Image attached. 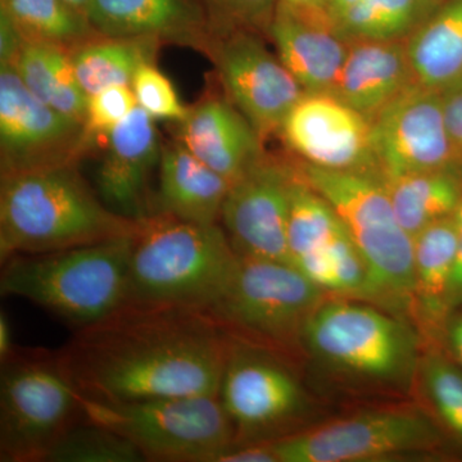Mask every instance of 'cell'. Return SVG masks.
Segmentation results:
<instances>
[{
    "label": "cell",
    "mask_w": 462,
    "mask_h": 462,
    "mask_svg": "<svg viewBox=\"0 0 462 462\" xmlns=\"http://www.w3.org/2000/svg\"><path fill=\"white\" fill-rule=\"evenodd\" d=\"M230 339L208 312L126 303L56 355L84 400L132 403L218 394Z\"/></svg>",
    "instance_id": "obj_1"
},
{
    "label": "cell",
    "mask_w": 462,
    "mask_h": 462,
    "mask_svg": "<svg viewBox=\"0 0 462 462\" xmlns=\"http://www.w3.org/2000/svg\"><path fill=\"white\" fill-rule=\"evenodd\" d=\"M142 221L116 214L76 163L2 175L0 261L134 236Z\"/></svg>",
    "instance_id": "obj_2"
},
{
    "label": "cell",
    "mask_w": 462,
    "mask_h": 462,
    "mask_svg": "<svg viewBox=\"0 0 462 462\" xmlns=\"http://www.w3.org/2000/svg\"><path fill=\"white\" fill-rule=\"evenodd\" d=\"M238 261L220 225L151 216L142 221L134 239L127 303L209 312L223 296Z\"/></svg>",
    "instance_id": "obj_3"
},
{
    "label": "cell",
    "mask_w": 462,
    "mask_h": 462,
    "mask_svg": "<svg viewBox=\"0 0 462 462\" xmlns=\"http://www.w3.org/2000/svg\"><path fill=\"white\" fill-rule=\"evenodd\" d=\"M136 234L8 258L2 263L0 293L30 300L76 330L89 327L126 305Z\"/></svg>",
    "instance_id": "obj_4"
},
{
    "label": "cell",
    "mask_w": 462,
    "mask_h": 462,
    "mask_svg": "<svg viewBox=\"0 0 462 462\" xmlns=\"http://www.w3.org/2000/svg\"><path fill=\"white\" fill-rule=\"evenodd\" d=\"M297 165L305 180L333 207L366 260L373 302L413 315V238L398 221L382 178L331 171L300 161Z\"/></svg>",
    "instance_id": "obj_5"
},
{
    "label": "cell",
    "mask_w": 462,
    "mask_h": 462,
    "mask_svg": "<svg viewBox=\"0 0 462 462\" xmlns=\"http://www.w3.org/2000/svg\"><path fill=\"white\" fill-rule=\"evenodd\" d=\"M84 419L121 434L145 461L216 462L236 445L218 394L100 403L81 398Z\"/></svg>",
    "instance_id": "obj_6"
},
{
    "label": "cell",
    "mask_w": 462,
    "mask_h": 462,
    "mask_svg": "<svg viewBox=\"0 0 462 462\" xmlns=\"http://www.w3.org/2000/svg\"><path fill=\"white\" fill-rule=\"evenodd\" d=\"M300 340L334 370L384 384H409L420 365L411 327L348 300H325L310 316Z\"/></svg>",
    "instance_id": "obj_7"
},
{
    "label": "cell",
    "mask_w": 462,
    "mask_h": 462,
    "mask_svg": "<svg viewBox=\"0 0 462 462\" xmlns=\"http://www.w3.org/2000/svg\"><path fill=\"white\" fill-rule=\"evenodd\" d=\"M80 394L56 354H17L0 374V461L45 462L60 438L83 419Z\"/></svg>",
    "instance_id": "obj_8"
},
{
    "label": "cell",
    "mask_w": 462,
    "mask_h": 462,
    "mask_svg": "<svg viewBox=\"0 0 462 462\" xmlns=\"http://www.w3.org/2000/svg\"><path fill=\"white\" fill-rule=\"evenodd\" d=\"M324 293L291 263L239 256L229 284L208 314L231 336L270 349L287 348L300 340Z\"/></svg>",
    "instance_id": "obj_9"
},
{
    "label": "cell",
    "mask_w": 462,
    "mask_h": 462,
    "mask_svg": "<svg viewBox=\"0 0 462 462\" xmlns=\"http://www.w3.org/2000/svg\"><path fill=\"white\" fill-rule=\"evenodd\" d=\"M442 428L415 410H380L273 440L279 462L379 461L440 448Z\"/></svg>",
    "instance_id": "obj_10"
},
{
    "label": "cell",
    "mask_w": 462,
    "mask_h": 462,
    "mask_svg": "<svg viewBox=\"0 0 462 462\" xmlns=\"http://www.w3.org/2000/svg\"><path fill=\"white\" fill-rule=\"evenodd\" d=\"M218 397L236 430L234 446L287 436L285 430L306 409L300 382L273 349L236 336H231Z\"/></svg>",
    "instance_id": "obj_11"
},
{
    "label": "cell",
    "mask_w": 462,
    "mask_h": 462,
    "mask_svg": "<svg viewBox=\"0 0 462 462\" xmlns=\"http://www.w3.org/2000/svg\"><path fill=\"white\" fill-rule=\"evenodd\" d=\"M207 54L214 60L226 98L261 139L279 134L289 111L306 93L278 54L269 51L260 32L214 26Z\"/></svg>",
    "instance_id": "obj_12"
},
{
    "label": "cell",
    "mask_w": 462,
    "mask_h": 462,
    "mask_svg": "<svg viewBox=\"0 0 462 462\" xmlns=\"http://www.w3.org/2000/svg\"><path fill=\"white\" fill-rule=\"evenodd\" d=\"M89 145L84 124L36 98L14 67L0 66L2 175L78 163Z\"/></svg>",
    "instance_id": "obj_13"
},
{
    "label": "cell",
    "mask_w": 462,
    "mask_h": 462,
    "mask_svg": "<svg viewBox=\"0 0 462 462\" xmlns=\"http://www.w3.org/2000/svg\"><path fill=\"white\" fill-rule=\"evenodd\" d=\"M296 172V162L263 154L230 185L220 221L239 256L291 263L288 215Z\"/></svg>",
    "instance_id": "obj_14"
},
{
    "label": "cell",
    "mask_w": 462,
    "mask_h": 462,
    "mask_svg": "<svg viewBox=\"0 0 462 462\" xmlns=\"http://www.w3.org/2000/svg\"><path fill=\"white\" fill-rule=\"evenodd\" d=\"M372 143L382 179L455 170L442 94L418 83L373 118Z\"/></svg>",
    "instance_id": "obj_15"
},
{
    "label": "cell",
    "mask_w": 462,
    "mask_h": 462,
    "mask_svg": "<svg viewBox=\"0 0 462 462\" xmlns=\"http://www.w3.org/2000/svg\"><path fill=\"white\" fill-rule=\"evenodd\" d=\"M298 161L331 171L380 176L372 121L331 93H306L279 130Z\"/></svg>",
    "instance_id": "obj_16"
},
{
    "label": "cell",
    "mask_w": 462,
    "mask_h": 462,
    "mask_svg": "<svg viewBox=\"0 0 462 462\" xmlns=\"http://www.w3.org/2000/svg\"><path fill=\"white\" fill-rule=\"evenodd\" d=\"M161 151L154 118L139 106L107 134L97 191L109 209L134 221L154 215L148 181Z\"/></svg>",
    "instance_id": "obj_17"
},
{
    "label": "cell",
    "mask_w": 462,
    "mask_h": 462,
    "mask_svg": "<svg viewBox=\"0 0 462 462\" xmlns=\"http://www.w3.org/2000/svg\"><path fill=\"white\" fill-rule=\"evenodd\" d=\"M266 35L305 93H333L351 42L337 29L329 9L278 2Z\"/></svg>",
    "instance_id": "obj_18"
},
{
    "label": "cell",
    "mask_w": 462,
    "mask_h": 462,
    "mask_svg": "<svg viewBox=\"0 0 462 462\" xmlns=\"http://www.w3.org/2000/svg\"><path fill=\"white\" fill-rule=\"evenodd\" d=\"M88 20L97 32L187 45L208 53L211 17L194 0H90Z\"/></svg>",
    "instance_id": "obj_19"
},
{
    "label": "cell",
    "mask_w": 462,
    "mask_h": 462,
    "mask_svg": "<svg viewBox=\"0 0 462 462\" xmlns=\"http://www.w3.org/2000/svg\"><path fill=\"white\" fill-rule=\"evenodd\" d=\"M180 142L230 184L263 157V141L225 97H207L180 121Z\"/></svg>",
    "instance_id": "obj_20"
},
{
    "label": "cell",
    "mask_w": 462,
    "mask_h": 462,
    "mask_svg": "<svg viewBox=\"0 0 462 462\" xmlns=\"http://www.w3.org/2000/svg\"><path fill=\"white\" fill-rule=\"evenodd\" d=\"M348 54L334 96L370 121L407 88L416 83L406 42H349Z\"/></svg>",
    "instance_id": "obj_21"
},
{
    "label": "cell",
    "mask_w": 462,
    "mask_h": 462,
    "mask_svg": "<svg viewBox=\"0 0 462 462\" xmlns=\"http://www.w3.org/2000/svg\"><path fill=\"white\" fill-rule=\"evenodd\" d=\"M160 185L153 199L154 215H167L188 223L218 224L230 182L209 169L180 142L161 151Z\"/></svg>",
    "instance_id": "obj_22"
},
{
    "label": "cell",
    "mask_w": 462,
    "mask_h": 462,
    "mask_svg": "<svg viewBox=\"0 0 462 462\" xmlns=\"http://www.w3.org/2000/svg\"><path fill=\"white\" fill-rule=\"evenodd\" d=\"M457 254L456 216L431 224L413 236V315L425 336L438 346L449 316V287Z\"/></svg>",
    "instance_id": "obj_23"
},
{
    "label": "cell",
    "mask_w": 462,
    "mask_h": 462,
    "mask_svg": "<svg viewBox=\"0 0 462 462\" xmlns=\"http://www.w3.org/2000/svg\"><path fill=\"white\" fill-rule=\"evenodd\" d=\"M418 84L438 93L462 85V0H445L406 41Z\"/></svg>",
    "instance_id": "obj_24"
},
{
    "label": "cell",
    "mask_w": 462,
    "mask_h": 462,
    "mask_svg": "<svg viewBox=\"0 0 462 462\" xmlns=\"http://www.w3.org/2000/svg\"><path fill=\"white\" fill-rule=\"evenodd\" d=\"M382 180L398 221L412 238L430 225L456 216L462 203V175L454 169Z\"/></svg>",
    "instance_id": "obj_25"
},
{
    "label": "cell",
    "mask_w": 462,
    "mask_h": 462,
    "mask_svg": "<svg viewBox=\"0 0 462 462\" xmlns=\"http://www.w3.org/2000/svg\"><path fill=\"white\" fill-rule=\"evenodd\" d=\"M12 67L44 105L85 123L89 97L76 79L69 50L48 42H25Z\"/></svg>",
    "instance_id": "obj_26"
},
{
    "label": "cell",
    "mask_w": 462,
    "mask_h": 462,
    "mask_svg": "<svg viewBox=\"0 0 462 462\" xmlns=\"http://www.w3.org/2000/svg\"><path fill=\"white\" fill-rule=\"evenodd\" d=\"M160 42L98 35L69 51L79 84L88 97L111 87H132L139 67L153 62Z\"/></svg>",
    "instance_id": "obj_27"
},
{
    "label": "cell",
    "mask_w": 462,
    "mask_h": 462,
    "mask_svg": "<svg viewBox=\"0 0 462 462\" xmlns=\"http://www.w3.org/2000/svg\"><path fill=\"white\" fill-rule=\"evenodd\" d=\"M437 7L433 0H358L331 16L348 42H406Z\"/></svg>",
    "instance_id": "obj_28"
},
{
    "label": "cell",
    "mask_w": 462,
    "mask_h": 462,
    "mask_svg": "<svg viewBox=\"0 0 462 462\" xmlns=\"http://www.w3.org/2000/svg\"><path fill=\"white\" fill-rule=\"evenodd\" d=\"M0 11L11 18L25 42L71 51L98 35L88 17L66 0H2Z\"/></svg>",
    "instance_id": "obj_29"
},
{
    "label": "cell",
    "mask_w": 462,
    "mask_h": 462,
    "mask_svg": "<svg viewBox=\"0 0 462 462\" xmlns=\"http://www.w3.org/2000/svg\"><path fill=\"white\" fill-rule=\"evenodd\" d=\"M288 215V249L291 264L325 251L345 225L333 207L305 180L296 162Z\"/></svg>",
    "instance_id": "obj_30"
},
{
    "label": "cell",
    "mask_w": 462,
    "mask_h": 462,
    "mask_svg": "<svg viewBox=\"0 0 462 462\" xmlns=\"http://www.w3.org/2000/svg\"><path fill=\"white\" fill-rule=\"evenodd\" d=\"M144 461V456L129 439L83 416L60 438L45 462Z\"/></svg>",
    "instance_id": "obj_31"
},
{
    "label": "cell",
    "mask_w": 462,
    "mask_h": 462,
    "mask_svg": "<svg viewBox=\"0 0 462 462\" xmlns=\"http://www.w3.org/2000/svg\"><path fill=\"white\" fill-rule=\"evenodd\" d=\"M422 388L440 428L462 447V369L440 346L420 358Z\"/></svg>",
    "instance_id": "obj_32"
},
{
    "label": "cell",
    "mask_w": 462,
    "mask_h": 462,
    "mask_svg": "<svg viewBox=\"0 0 462 462\" xmlns=\"http://www.w3.org/2000/svg\"><path fill=\"white\" fill-rule=\"evenodd\" d=\"M327 252L333 276L331 293L355 300H373L369 266L346 227L330 243Z\"/></svg>",
    "instance_id": "obj_33"
},
{
    "label": "cell",
    "mask_w": 462,
    "mask_h": 462,
    "mask_svg": "<svg viewBox=\"0 0 462 462\" xmlns=\"http://www.w3.org/2000/svg\"><path fill=\"white\" fill-rule=\"evenodd\" d=\"M132 89L139 107L144 109L151 117L180 123L188 114L171 81L153 62L139 67L134 76Z\"/></svg>",
    "instance_id": "obj_34"
},
{
    "label": "cell",
    "mask_w": 462,
    "mask_h": 462,
    "mask_svg": "<svg viewBox=\"0 0 462 462\" xmlns=\"http://www.w3.org/2000/svg\"><path fill=\"white\" fill-rule=\"evenodd\" d=\"M136 106L132 87H111L90 96L84 123L89 141L94 136L107 135Z\"/></svg>",
    "instance_id": "obj_35"
},
{
    "label": "cell",
    "mask_w": 462,
    "mask_h": 462,
    "mask_svg": "<svg viewBox=\"0 0 462 462\" xmlns=\"http://www.w3.org/2000/svg\"><path fill=\"white\" fill-rule=\"evenodd\" d=\"M212 25L267 32L279 0H205Z\"/></svg>",
    "instance_id": "obj_36"
},
{
    "label": "cell",
    "mask_w": 462,
    "mask_h": 462,
    "mask_svg": "<svg viewBox=\"0 0 462 462\" xmlns=\"http://www.w3.org/2000/svg\"><path fill=\"white\" fill-rule=\"evenodd\" d=\"M442 97L454 167L462 175V85L446 91Z\"/></svg>",
    "instance_id": "obj_37"
},
{
    "label": "cell",
    "mask_w": 462,
    "mask_h": 462,
    "mask_svg": "<svg viewBox=\"0 0 462 462\" xmlns=\"http://www.w3.org/2000/svg\"><path fill=\"white\" fill-rule=\"evenodd\" d=\"M439 346L462 369V306L447 319Z\"/></svg>",
    "instance_id": "obj_38"
},
{
    "label": "cell",
    "mask_w": 462,
    "mask_h": 462,
    "mask_svg": "<svg viewBox=\"0 0 462 462\" xmlns=\"http://www.w3.org/2000/svg\"><path fill=\"white\" fill-rule=\"evenodd\" d=\"M216 462H279L272 442L233 446Z\"/></svg>",
    "instance_id": "obj_39"
},
{
    "label": "cell",
    "mask_w": 462,
    "mask_h": 462,
    "mask_svg": "<svg viewBox=\"0 0 462 462\" xmlns=\"http://www.w3.org/2000/svg\"><path fill=\"white\" fill-rule=\"evenodd\" d=\"M23 41L11 18L0 11V63L2 66H12L17 54L23 48Z\"/></svg>",
    "instance_id": "obj_40"
},
{
    "label": "cell",
    "mask_w": 462,
    "mask_h": 462,
    "mask_svg": "<svg viewBox=\"0 0 462 462\" xmlns=\"http://www.w3.org/2000/svg\"><path fill=\"white\" fill-rule=\"evenodd\" d=\"M456 223H457L458 229V254L454 275H452L451 287H449V314L457 307L462 306V203L456 214Z\"/></svg>",
    "instance_id": "obj_41"
},
{
    "label": "cell",
    "mask_w": 462,
    "mask_h": 462,
    "mask_svg": "<svg viewBox=\"0 0 462 462\" xmlns=\"http://www.w3.org/2000/svg\"><path fill=\"white\" fill-rule=\"evenodd\" d=\"M14 343H12L11 322L5 312L0 314V360L5 361L14 354Z\"/></svg>",
    "instance_id": "obj_42"
},
{
    "label": "cell",
    "mask_w": 462,
    "mask_h": 462,
    "mask_svg": "<svg viewBox=\"0 0 462 462\" xmlns=\"http://www.w3.org/2000/svg\"><path fill=\"white\" fill-rule=\"evenodd\" d=\"M300 8L329 9V0H279Z\"/></svg>",
    "instance_id": "obj_43"
},
{
    "label": "cell",
    "mask_w": 462,
    "mask_h": 462,
    "mask_svg": "<svg viewBox=\"0 0 462 462\" xmlns=\"http://www.w3.org/2000/svg\"><path fill=\"white\" fill-rule=\"evenodd\" d=\"M71 7H74L76 11L83 14L87 16L88 7H89L90 0H66Z\"/></svg>",
    "instance_id": "obj_44"
},
{
    "label": "cell",
    "mask_w": 462,
    "mask_h": 462,
    "mask_svg": "<svg viewBox=\"0 0 462 462\" xmlns=\"http://www.w3.org/2000/svg\"><path fill=\"white\" fill-rule=\"evenodd\" d=\"M434 3H437L438 5H440V3L445 2V0H433Z\"/></svg>",
    "instance_id": "obj_45"
}]
</instances>
